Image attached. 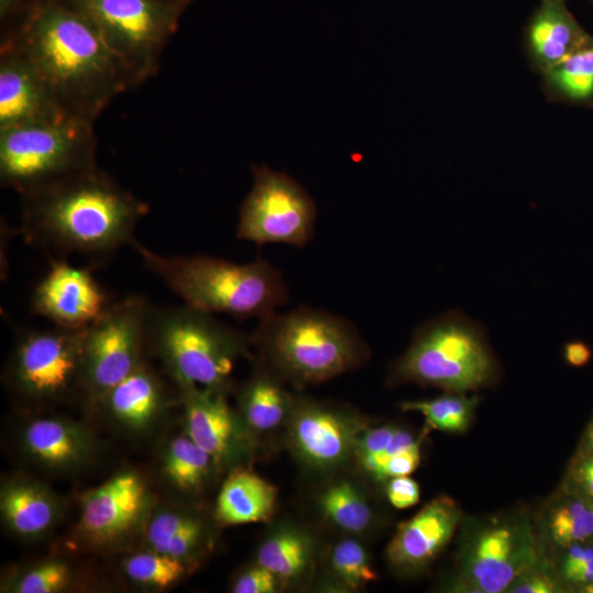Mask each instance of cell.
I'll use <instances>...</instances> for the list:
<instances>
[{
  "instance_id": "cell-34",
  "label": "cell",
  "mask_w": 593,
  "mask_h": 593,
  "mask_svg": "<svg viewBox=\"0 0 593 593\" xmlns=\"http://www.w3.org/2000/svg\"><path fill=\"white\" fill-rule=\"evenodd\" d=\"M561 558L560 578L574 589L593 582V544H573L564 548Z\"/></svg>"
},
{
  "instance_id": "cell-3",
  "label": "cell",
  "mask_w": 593,
  "mask_h": 593,
  "mask_svg": "<svg viewBox=\"0 0 593 593\" xmlns=\"http://www.w3.org/2000/svg\"><path fill=\"white\" fill-rule=\"evenodd\" d=\"M132 247L145 268L188 306L240 320H259L288 300L281 272L265 259L236 264L209 255L166 256L137 240Z\"/></svg>"
},
{
  "instance_id": "cell-1",
  "label": "cell",
  "mask_w": 593,
  "mask_h": 593,
  "mask_svg": "<svg viewBox=\"0 0 593 593\" xmlns=\"http://www.w3.org/2000/svg\"><path fill=\"white\" fill-rule=\"evenodd\" d=\"M64 110L93 120L135 79L122 59L81 15L58 0H34L12 26Z\"/></svg>"
},
{
  "instance_id": "cell-16",
  "label": "cell",
  "mask_w": 593,
  "mask_h": 593,
  "mask_svg": "<svg viewBox=\"0 0 593 593\" xmlns=\"http://www.w3.org/2000/svg\"><path fill=\"white\" fill-rule=\"evenodd\" d=\"M461 511L449 496H437L409 521L401 523L388 545L389 562L401 570L427 566L450 541Z\"/></svg>"
},
{
  "instance_id": "cell-14",
  "label": "cell",
  "mask_w": 593,
  "mask_h": 593,
  "mask_svg": "<svg viewBox=\"0 0 593 593\" xmlns=\"http://www.w3.org/2000/svg\"><path fill=\"white\" fill-rule=\"evenodd\" d=\"M289 439L296 455L316 469H332L354 456L365 428L356 417L328 405L301 401L290 414Z\"/></svg>"
},
{
  "instance_id": "cell-29",
  "label": "cell",
  "mask_w": 593,
  "mask_h": 593,
  "mask_svg": "<svg viewBox=\"0 0 593 593\" xmlns=\"http://www.w3.org/2000/svg\"><path fill=\"white\" fill-rule=\"evenodd\" d=\"M478 402L477 396L447 392L434 399L405 401L400 407L405 412L421 413L432 428L447 433H462L471 423Z\"/></svg>"
},
{
  "instance_id": "cell-43",
  "label": "cell",
  "mask_w": 593,
  "mask_h": 593,
  "mask_svg": "<svg viewBox=\"0 0 593 593\" xmlns=\"http://www.w3.org/2000/svg\"><path fill=\"white\" fill-rule=\"evenodd\" d=\"M579 449L593 454V417L588 424Z\"/></svg>"
},
{
  "instance_id": "cell-4",
  "label": "cell",
  "mask_w": 593,
  "mask_h": 593,
  "mask_svg": "<svg viewBox=\"0 0 593 593\" xmlns=\"http://www.w3.org/2000/svg\"><path fill=\"white\" fill-rule=\"evenodd\" d=\"M253 340L269 368L296 387L318 384L355 369L368 353L351 323L307 306L259 318Z\"/></svg>"
},
{
  "instance_id": "cell-41",
  "label": "cell",
  "mask_w": 593,
  "mask_h": 593,
  "mask_svg": "<svg viewBox=\"0 0 593 593\" xmlns=\"http://www.w3.org/2000/svg\"><path fill=\"white\" fill-rule=\"evenodd\" d=\"M592 357V350L588 344L581 340L569 342L563 348V358L567 363L574 368L585 366Z\"/></svg>"
},
{
  "instance_id": "cell-10",
  "label": "cell",
  "mask_w": 593,
  "mask_h": 593,
  "mask_svg": "<svg viewBox=\"0 0 593 593\" xmlns=\"http://www.w3.org/2000/svg\"><path fill=\"white\" fill-rule=\"evenodd\" d=\"M254 182L244 199L236 237L257 245L304 247L313 237L316 205L305 189L287 174L253 166Z\"/></svg>"
},
{
  "instance_id": "cell-33",
  "label": "cell",
  "mask_w": 593,
  "mask_h": 593,
  "mask_svg": "<svg viewBox=\"0 0 593 593\" xmlns=\"http://www.w3.org/2000/svg\"><path fill=\"white\" fill-rule=\"evenodd\" d=\"M124 571L133 581L157 588H167L184 573L181 559L158 551L141 552L124 562Z\"/></svg>"
},
{
  "instance_id": "cell-12",
  "label": "cell",
  "mask_w": 593,
  "mask_h": 593,
  "mask_svg": "<svg viewBox=\"0 0 593 593\" xmlns=\"http://www.w3.org/2000/svg\"><path fill=\"white\" fill-rule=\"evenodd\" d=\"M539 561L526 519L499 522L475 533L465 548L456 591L501 593Z\"/></svg>"
},
{
  "instance_id": "cell-31",
  "label": "cell",
  "mask_w": 593,
  "mask_h": 593,
  "mask_svg": "<svg viewBox=\"0 0 593 593\" xmlns=\"http://www.w3.org/2000/svg\"><path fill=\"white\" fill-rule=\"evenodd\" d=\"M550 83L570 99L593 96V44H582L559 63L549 67Z\"/></svg>"
},
{
  "instance_id": "cell-15",
  "label": "cell",
  "mask_w": 593,
  "mask_h": 593,
  "mask_svg": "<svg viewBox=\"0 0 593 593\" xmlns=\"http://www.w3.org/2000/svg\"><path fill=\"white\" fill-rule=\"evenodd\" d=\"M67 113L26 53L5 41L0 58V128L60 120Z\"/></svg>"
},
{
  "instance_id": "cell-8",
  "label": "cell",
  "mask_w": 593,
  "mask_h": 593,
  "mask_svg": "<svg viewBox=\"0 0 593 593\" xmlns=\"http://www.w3.org/2000/svg\"><path fill=\"white\" fill-rule=\"evenodd\" d=\"M81 15L136 83L154 75L186 7L172 0H58Z\"/></svg>"
},
{
  "instance_id": "cell-20",
  "label": "cell",
  "mask_w": 593,
  "mask_h": 593,
  "mask_svg": "<svg viewBox=\"0 0 593 593\" xmlns=\"http://www.w3.org/2000/svg\"><path fill=\"white\" fill-rule=\"evenodd\" d=\"M277 489L248 470H236L224 481L216 501V517L224 525L267 521L276 506Z\"/></svg>"
},
{
  "instance_id": "cell-40",
  "label": "cell",
  "mask_w": 593,
  "mask_h": 593,
  "mask_svg": "<svg viewBox=\"0 0 593 593\" xmlns=\"http://www.w3.org/2000/svg\"><path fill=\"white\" fill-rule=\"evenodd\" d=\"M387 497L392 506L399 510L409 508L419 500V486L409 475L391 478L387 481Z\"/></svg>"
},
{
  "instance_id": "cell-27",
  "label": "cell",
  "mask_w": 593,
  "mask_h": 593,
  "mask_svg": "<svg viewBox=\"0 0 593 593\" xmlns=\"http://www.w3.org/2000/svg\"><path fill=\"white\" fill-rule=\"evenodd\" d=\"M550 540L561 548L593 538V505L562 488L546 517Z\"/></svg>"
},
{
  "instance_id": "cell-39",
  "label": "cell",
  "mask_w": 593,
  "mask_h": 593,
  "mask_svg": "<svg viewBox=\"0 0 593 593\" xmlns=\"http://www.w3.org/2000/svg\"><path fill=\"white\" fill-rule=\"evenodd\" d=\"M279 578L265 567L257 564L243 572L235 581V593H272L278 591Z\"/></svg>"
},
{
  "instance_id": "cell-25",
  "label": "cell",
  "mask_w": 593,
  "mask_h": 593,
  "mask_svg": "<svg viewBox=\"0 0 593 593\" xmlns=\"http://www.w3.org/2000/svg\"><path fill=\"white\" fill-rule=\"evenodd\" d=\"M0 505L7 524L22 536L40 535L55 519L54 501L44 490L30 483L7 486Z\"/></svg>"
},
{
  "instance_id": "cell-6",
  "label": "cell",
  "mask_w": 593,
  "mask_h": 593,
  "mask_svg": "<svg viewBox=\"0 0 593 593\" xmlns=\"http://www.w3.org/2000/svg\"><path fill=\"white\" fill-rule=\"evenodd\" d=\"M496 373V360L482 327L454 311L416 331L391 376L398 382L466 393L491 384Z\"/></svg>"
},
{
  "instance_id": "cell-21",
  "label": "cell",
  "mask_w": 593,
  "mask_h": 593,
  "mask_svg": "<svg viewBox=\"0 0 593 593\" xmlns=\"http://www.w3.org/2000/svg\"><path fill=\"white\" fill-rule=\"evenodd\" d=\"M528 40L548 69L585 43L579 26L558 0H545L532 20Z\"/></svg>"
},
{
  "instance_id": "cell-5",
  "label": "cell",
  "mask_w": 593,
  "mask_h": 593,
  "mask_svg": "<svg viewBox=\"0 0 593 593\" xmlns=\"http://www.w3.org/2000/svg\"><path fill=\"white\" fill-rule=\"evenodd\" d=\"M146 342L179 385L223 392L235 360L247 350L245 336L214 314L186 304L150 306Z\"/></svg>"
},
{
  "instance_id": "cell-45",
  "label": "cell",
  "mask_w": 593,
  "mask_h": 593,
  "mask_svg": "<svg viewBox=\"0 0 593 593\" xmlns=\"http://www.w3.org/2000/svg\"><path fill=\"white\" fill-rule=\"evenodd\" d=\"M172 1L179 3V4L183 5V7H187L191 2V0H172Z\"/></svg>"
},
{
  "instance_id": "cell-32",
  "label": "cell",
  "mask_w": 593,
  "mask_h": 593,
  "mask_svg": "<svg viewBox=\"0 0 593 593\" xmlns=\"http://www.w3.org/2000/svg\"><path fill=\"white\" fill-rule=\"evenodd\" d=\"M331 566L335 577L347 589L357 590L377 580L366 549L351 538L336 544L332 551Z\"/></svg>"
},
{
  "instance_id": "cell-22",
  "label": "cell",
  "mask_w": 593,
  "mask_h": 593,
  "mask_svg": "<svg viewBox=\"0 0 593 593\" xmlns=\"http://www.w3.org/2000/svg\"><path fill=\"white\" fill-rule=\"evenodd\" d=\"M100 400L114 417L131 427H143L159 411L164 390L157 377L143 362Z\"/></svg>"
},
{
  "instance_id": "cell-13",
  "label": "cell",
  "mask_w": 593,
  "mask_h": 593,
  "mask_svg": "<svg viewBox=\"0 0 593 593\" xmlns=\"http://www.w3.org/2000/svg\"><path fill=\"white\" fill-rule=\"evenodd\" d=\"M113 302L91 269L53 260L32 292L31 310L54 326L85 329L99 320Z\"/></svg>"
},
{
  "instance_id": "cell-30",
  "label": "cell",
  "mask_w": 593,
  "mask_h": 593,
  "mask_svg": "<svg viewBox=\"0 0 593 593\" xmlns=\"http://www.w3.org/2000/svg\"><path fill=\"white\" fill-rule=\"evenodd\" d=\"M212 460L189 436H179L168 446L164 470L177 486L193 490L205 480Z\"/></svg>"
},
{
  "instance_id": "cell-18",
  "label": "cell",
  "mask_w": 593,
  "mask_h": 593,
  "mask_svg": "<svg viewBox=\"0 0 593 593\" xmlns=\"http://www.w3.org/2000/svg\"><path fill=\"white\" fill-rule=\"evenodd\" d=\"M354 457L374 481L387 482L416 470L421 462V438L394 425L363 428L358 435Z\"/></svg>"
},
{
  "instance_id": "cell-2",
  "label": "cell",
  "mask_w": 593,
  "mask_h": 593,
  "mask_svg": "<svg viewBox=\"0 0 593 593\" xmlns=\"http://www.w3.org/2000/svg\"><path fill=\"white\" fill-rule=\"evenodd\" d=\"M22 197L24 237L60 254L105 258L136 240L148 205L98 167Z\"/></svg>"
},
{
  "instance_id": "cell-44",
  "label": "cell",
  "mask_w": 593,
  "mask_h": 593,
  "mask_svg": "<svg viewBox=\"0 0 593 593\" xmlns=\"http://www.w3.org/2000/svg\"><path fill=\"white\" fill-rule=\"evenodd\" d=\"M577 591L581 593H593V582L578 589Z\"/></svg>"
},
{
  "instance_id": "cell-37",
  "label": "cell",
  "mask_w": 593,
  "mask_h": 593,
  "mask_svg": "<svg viewBox=\"0 0 593 593\" xmlns=\"http://www.w3.org/2000/svg\"><path fill=\"white\" fill-rule=\"evenodd\" d=\"M562 488L593 505V454L578 449L570 462Z\"/></svg>"
},
{
  "instance_id": "cell-11",
  "label": "cell",
  "mask_w": 593,
  "mask_h": 593,
  "mask_svg": "<svg viewBox=\"0 0 593 593\" xmlns=\"http://www.w3.org/2000/svg\"><path fill=\"white\" fill-rule=\"evenodd\" d=\"M85 329L54 326L21 335L11 359L12 384L30 398L47 400L80 383Z\"/></svg>"
},
{
  "instance_id": "cell-17",
  "label": "cell",
  "mask_w": 593,
  "mask_h": 593,
  "mask_svg": "<svg viewBox=\"0 0 593 593\" xmlns=\"http://www.w3.org/2000/svg\"><path fill=\"white\" fill-rule=\"evenodd\" d=\"M146 503L143 480L135 473H119L85 495L80 527L91 541H112L138 522Z\"/></svg>"
},
{
  "instance_id": "cell-7",
  "label": "cell",
  "mask_w": 593,
  "mask_h": 593,
  "mask_svg": "<svg viewBox=\"0 0 593 593\" xmlns=\"http://www.w3.org/2000/svg\"><path fill=\"white\" fill-rule=\"evenodd\" d=\"M92 122L66 116L0 128V181L21 195L96 168Z\"/></svg>"
},
{
  "instance_id": "cell-26",
  "label": "cell",
  "mask_w": 593,
  "mask_h": 593,
  "mask_svg": "<svg viewBox=\"0 0 593 593\" xmlns=\"http://www.w3.org/2000/svg\"><path fill=\"white\" fill-rule=\"evenodd\" d=\"M313 558V545L303 532L282 528L267 537L257 553V564L276 574L280 581L302 575Z\"/></svg>"
},
{
  "instance_id": "cell-9",
  "label": "cell",
  "mask_w": 593,
  "mask_h": 593,
  "mask_svg": "<svg viewBox=\"0 0 593 593\" xmlns=\"http://www.w3.org/2000/svg\"><path fill=\"white\" fill-rule=\"evenodd\" d=\"M150 306L144 295H126L85 329L80 384L90 396L101 399L143 363Z\"/></svg>"
},
{
  "instance_id": "cell-19",
  "label": "cell",
  "mask_w": 593,
  "mask_h": 593,
  "mask_svg": "<svg viewBox=\"0 0 593 593\" xmlns=\"http://www.w3.org/2000/svg\"><path fill=\"white\" fill-rule=\"evenodd\" d=\"M186 402L188 436L213 460L223 458L235 437V423L223 392L180 385Z\"/></svg>"
},
{
  "instance_id": "cell-36",
  "label": "cell",
  "mask_w": 593,
  "mask_h": 593,
  "mask_svg": "<svg viewBox=\"0 0 593 593\" xmlns=\"http://www.w3.org/2000/svg\"><path fill=\"white\" fill-rule=\"evenodd\" d=\"M191 516L176 512H161L148 525L147 539L155 551H159L177 535L199 525Z\"/></svg>"
},
{
  "instance_id": "cell-38",
  "label": "cell",
  "mask_w": 593,
  "mask_h": 593,
  "mask_svg": "<svg viewBox=\"0 0 593 593\" xmlns=\"http://www.w3.org/2000/svg\"><path fill=\"white\" fill-rule=\"evenodd\" d=\"M562 580L539 561L522 573L506 590L510 593H558L563 591Z\"/></svg>"
},
{
  "instance_id": "cell-42",
  "label": "cell",
  "mask_w": 593,
  "mask_h": 593,
  "mask_svg": "<svg viewBox=\"0 0 593 593\" xmlns=\"http://www.w3.org/2000/svg\"><path fill=\"white\" fill-rule=\"evenodd\" d=\"M34 0H0V20L4 26H13Z\"/></svg>"
},
{
  "instance_id": "cell-24",
  "label": "cell",
  "mask_w": 593,
  "mask_h": 593,
  "mask_svg": "<svg viewBox=\"0 0 593 593\" xmlns=\"http://www.w3.org/2000/svg\"><path fill=\"white\" fill-rule=\"evenodd\" d=\"M24 444L34 457L55 467L74 465L87 451V440L80 429L57 418L30 423L24 432Z\"/></svg>"
},
{
  "instance_id": "cell-28",
  "label": "cell",
  "mask_w": 593,
  "mask_h": 593,
  "mask_svg": "<svg viewBox=\"0 0 593 593\" xmlns=\"http://www.w3.org/2000/svg\"><path fill=\"white\" fill-rule=\"evenodd\" d=\"M318 505L334 525L348 533L366 530L373 519L363 494L349 481H338L327 486L318 497Z\"/></svg>"
},
{
  "instance_id": "cell-23",
  "label": "cell",
  "mask_w": 593,
  "mask_h": 593,
  "mask_svg": "<svg viewBox=\"0 0 593 593\" xmlns=\"http://www.w3.org/2000/svg\"><path fill=\"white\" fill-rule=\"evenodd\" d=\"M240 403L248 425L258 432L278 427L294 405L281 378L270 368H260L245 384Z\"/></svg>"
},
{
  "instance_id": "cell-35",
  "label": "cell",
  "mask_w": 593,
  "mask_h": 593,
  "mask_svg": "<svg viewBox=\"0 0 593 593\" xmlns=\"http://www.w3.org/2000/svg\"><path fill=\"white\" fill-rule=\"evenodd\" d=\"M69 571L66 564L52 561L41 564L25 573L16 583L19 593H53L68 582Z\"/></svg>"
}]
</instances>
